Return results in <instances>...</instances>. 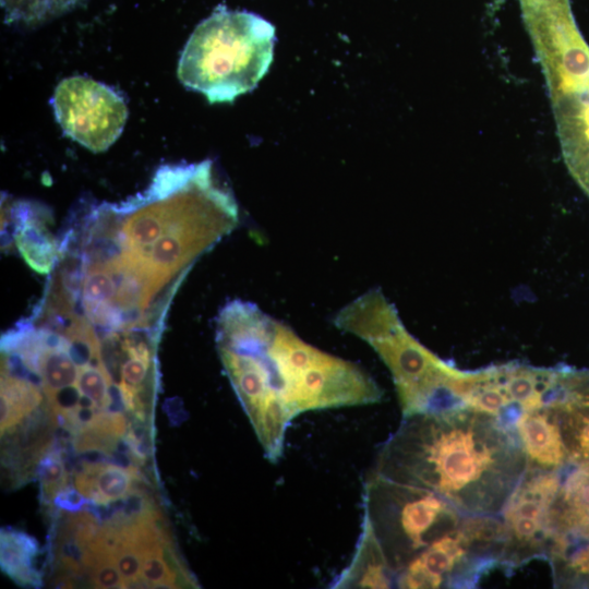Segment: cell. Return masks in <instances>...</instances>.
<instances>
[{
	"instance_id": "obj_1",
	"label": "cell",
	"mask_w": 589,
	"mask_h": 589,
	"mask_svg": "<svg viewBox=\"0 0 589 589\" xmlns=\"http://www.w3.org/2000/svg\"><path fill=\"white\" fill-rule=\"evenodd\" d=\"M526 468L512 426L458 404L402 417L373 471L432 491L465 514L498 516Z\"/></svg>"
},
{
	"instance_id": "obj_2",
	"label": "cell",
	"mask_w": 589,
	"mask_h": 589,
	"mask_svg": "<svg viewBox=\"0 0 589 589\" xmlns=\"http://www.w3.org/2000/svg\"><path fill=\"white\" fill-rule=\"evenodd\" d=\"M215 340L251 359L291 420L306 411L371 405L383 397L361 366L308 344L253 302L226 303L216 317Z\"/></svg>"
},
{
	"instance_id": "obj_3",
	"label": "cell",
	"mask_w": 589,
	"mask_h": 589,
	"mask_svg": "<svg viewBox=\"0 0 589 589\" xmlns=\"http://www.w3.org/2000/svg\"><path fill=\"white\" fill-rule=\"evenodd\" d=\"M275 40V27L262 16L218 5L184 45L178 79L211 104L231 103L267 73Z\"/></svg>"
},
{
	"instance_id": "obj_4",
	"label": "cell",
	"mask_w": 589,
	"mask_h": 589,
	"mask_svg": "<svg viewBox=\"0 0 589 589\" xmlns=\"http://www.w3.org/2000/svg\"><path fill=\"white\" fill-rule=\"evenodd\" d=\"M333 323L378 354L390 372L402 417L454 405L448 383L456 365L437 357L407 330L380 288L346 304Z\"/></svg>"
},
{
	"instance_id": "obj_5",
	"label": "cell",
	"mask_w": 589,
	"mask_h": 589,
	"mask_svg": "<svg viewBox=\"0 0 589 589\" xmlns=\"http://www.w3.org/2000/svg\"><path fill=\"white\" fill-rule=\"evenodd\" d=\"M553 13L533 39L544 68L566 166L589 196V46L579 34L567 0H555Z\"/></svg>"
},
{
	"instance_id": "obj_6",
	"label": "cell",
	"mask_w": 589,
	"mask_h": 589,
	"mask_svg": "<svg viewBox=\"0 0 589 589\" xmlns=\"http://www.w3.org/2000/svg\"><path fill=\"white\" fill-rule=\"evenodd\" d=\"M368 517L395 576L420 552L456 530L466 515L438 494L372 471L364 482Z\"/></svg>"
},
{
	"instance_id": "obj_7",
	"label": "cell",
	"mask_w": 589,
	"mask_h": 589,
	"mask_svg": "<svg viewBox=\"0 0 589 589\" xmlns=\"http://www.w3.org/2000/svg\"><path fill=\"white\" fill-rule=\"evenodd\" d=\"M503 546L500 516L466 515L456 530L433 542L396 575V587L476 588L500 567Z\"/></svg>"
},
{
	"instance_id": "obj_8",
	"label": "cell",
	"mask_w": 589,
	"mask_h": 589,
	"mask_svg": "<svg viewBox=\"0 0 589 589\" xmlns=\"http://www.w3.org/2000/svg\"><path fill=\"white\" fill-rule=\"evenodd\" d=\"M562 470L527 466L500 518L504 546L501 565L507 574L533 560H546L553 539L552 507Z\"/></svg>"
},
{
	"instance_id": "obj_9",
	"label": "cell",
	"mask_w": 589,
	"mask_h": 589,
	"mask_svg": "<svg viewBox=\"0 0 589 589\" xmlns=\"http://www.w3.org/2000/svg\"><path fill=\"white\" fill-rule=\"evenodd\" d=\"M51 105L64 134L94 153L105 152L118 140L128 118L119 93L84 75L62 80Z\"/></svg>"
},
{
	"instance_id": "obj_10",
	"label": "cell",
	"mask_w": 589,
	"mask_h": 589,
	"mask_svg": "<svg viewBox=\"0 0 589 589\" xmlns=\"http://www.w3.org/2000/svg\"><path fill=\"white\" fill-rule=\"evenodd\" d=\"M551 405L558 423L567 465H589V369L577 370L562 365Z\"/></svg>"
},
{
	"instance_id": "obj_11",
	"label": "cell",
	"mask_w": 589,
	"mask_h": 589,
	"mask_svg": "<svg viewBox=\"0 0 589 589\" xmlns=\"http://www.w3.org/2000/svg\"><path fill=\"white\" fill-rule=\"evenodd\" d=\"M48 209L32 201H5L2 227L10 229L14 244L26 264L49 275L59 257V241L48 228Z\"/></svg>"
},
{
	"instance_id": "obj_12",
	"label": "cell",
	"mask_w": 589,
	"mask_h": 589,
	"mask_svg": "<svg viewBox=\"0 0 589 589\" xmlns=\"http://www.w3.org/2000/svg\"><path fill=\"white\" fill-rule=\"evenodd\" d=\"M552 395L542 406L521 411L512 426L526 455L527 466L562 470L567 465V459L551 405Z\"/></svg>"
},
{
	"instance_id": "obj_13",
	"label": "cell",
	"mask_w": 589,
	"mask_h": 589,
	"mask_svg": "<svg viewBox=\"0 0 589 589\" xmlns=\"http://www.w3.org/2000/svg\"><path fill=\"white\" fill-rule=\"evenodd\" d=\"M396 576L392 570L373 528L363 514L356 552L347 567L330 588H393Z\"/></svg>"
},
{
	"instance_id": "obj_14",
	"label": "cell",
	"mask_w": 589,
	"mask_h": 589,
	"mask_svg": "<svg viewBox=\"0 0 589 589\" xmlns=\"http://www.w3.org/2000/svg\"><path fill=\"white\" fill-rule=\"evenodd\" d=\"M1 569L17 585L39 587L41 574L34 565L39 555L37 541L25 532L2 528L0 536Z\"/></svg>"
},
{
	"instance_id": "obj_15",
	"label": "cell",
	"mask_w": 589,
	"mask_h": 589,
	"mask_svg": "<svg viewBox=\"0 0 589 589\" xmlns=\"http://www.w3.org/2000/svg\"><path fill=\"white\" fill-rule=\"evenodd\" d=\"M83 0H1L4 21L33 26L63 15Z\"/></svg>"
},
{
	"instance_id": "obj_16",
	"label": "cell",
	"mask_w": 589,
	"mask_h": 589,
	"mask_svg": "<svg viewBox=\"0 0 589 589\" xmlns=\"http://www.w3.org/2000/svg\"><path fill=\"white\" fill-rule=\"evenodd\" d=\"M39 480L40 498L44 504L50 505L56 496L68 486L69 477L62 449L55 443L41 457L36 468Z\"/></svg>"
},
{
	"instance_id": "obj_17",
	"label": "cell",
	"mask_w": 589,
	"mask_h": 589,
	"mask_svg": "<svg viewBox=\"0 0 589 589\" xmlns=\"http://www.w3.org/2000/svg\"><path fill=\"white\" fill-rule=\"evenodd\" d=\"M141 577L151 588H178V577L164 558V551L143 557Z\"/></svg>"
},
{
	"instance_id": "obj_18",
	"label": "cell",
	"mask_w": 589,
	"mask_h": 589,
	"mask_svg": "<svg viewBox=\"0 0 589 589\" xmlns=\"http://www.w3.org/2000/svg\"><path fill=\"white\" fill-rule=\"evenodd\" d=\"M88 500L82 495L75 486L68 485L63 489L53 500L57 507L65 512H80L85 505L88 504Z\"/></svg>"
}]
</instances>
